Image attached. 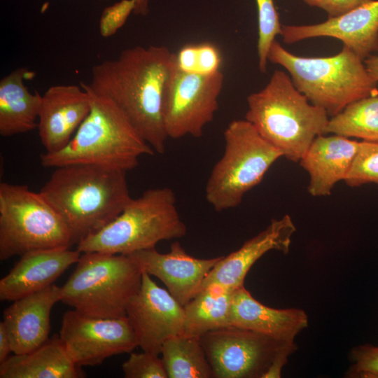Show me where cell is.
<instances>
[{
    "mask_svg": "<svg viewBox=\"0 0 378 378\" xmlns=\"http://www.w3.org/2000/svg\"><path fill=\"white\" fill-rule=\"evenodd\" d=\"M175 53L165 46H135L92 66L89 83L93 93L111 99L140 135L158 153L169 138L164 125V89Z\"/></svg>",
    "mask_w": 378,
    "mask_h": 378,
    "instance_id": "cell-1",
    "label": "cell"
},
{
    "mask_svg": "<svg viewBox=\"0 0 378 378\" xmlns=\"http://www.w3.org/2000/svg\"><path fill=\"white\" fill-rule=\"evenodd\" d=\"M126 173L93 164L62 165L55 168L39 192L78 244L109 224L132 200Z\"/></svg>",
    "mask_w": 378,
    "mask_h": 378,
    "instance_id": "cell-2",
    "label": "cell"
},
{
    "mask_svg": "<svg viewBox=\"0 0 378 378\" xmlns=\"http://www.w3.org/2000/svg\"><path fill=\"white\" fill-rule=\"evenodd\" d=\"M245 119L290 161L300 162L313 141L325 134L326 110L312 104L284 71L276 70L267 84L247 97Z\"/></svg>",
    "mask_w": 378,
    "mask_h": 378,
    "instance_id": "cell-3",
    "label": "cell"
},
{
    "mask_svg": "<svg viewBox=\"0 0 378 378\" xmlns=\"http://www.w3.org/2000/svg\"><path fill=\"white\" fill-rule=\"evenodd\" d=\"M80 85L90 94V111L64 148L40 155L43 167L85 164L127 172L137 167L141 156L154 154L111 99Z\"/></svg>",
    "mask_w": 378,
    "mask_h": 378,
    "instance_id": "cell-4",
    "label": "cell"
},
{
    "mask_svg": "<svg viewBox=\"0 0 378 378\" xmlns=\"http://www.w3.org/2000/svg\"><path fill=\"white\" fill-rule=\"evenodd\" d=\"M267 59L286 69L297 90L330 117L355 101L378 94V82L346 46L332 56L307 57L290 52L275 40Z\"/></svg>",
    "mask_w": 378,
    "mask_h": 378,
    "instance_id": "cell-5",
    "label": "cell"
},
{
    "mask_svg": "<svg viewBox=\"0 0 378 378\" xmlns=\"http://www.w3.org/2000/svg\"><path fill=\"white\" fill-rule=\"evenodd\" d=\"M174 191L167 187L146 190L99 232L77 244L80 253L128 255L155 248L164 240L178 239L187 231L176 205Z\"/></svg>",
    "mask_w": 378,
    "mask_h": 378,
    "instance_id": "cell-6",
    "label": "cell"
},
{
    "mask_svg": "<svg viewBox=\"0 0 378 378\" xmlns=\"http://www.w3.org/2000/svg\"><path fill=\"white\" fill-rule=\"evenodd\" d=\"M141 278V268L128 255L81 253L76 269L61 286V302L89 316L125 317Z\"/></svg>",
    "mask_w": 378,
    "mask_h": 378,
    "instance_id": "cell-7",
    "label": "cell"
},
{
    "mask_svg": "<svg viewBox=\"0 0 378 378\" xmlns=\"http://www.w3.org/2000/svg\"><path fill=\"white\" fill-rule=\"evenodd\" d=\"M225 149L205 187L208 203L216 211L234 208L258 185L282 153L246 119L230 122L224 132Z\"/></svg>",
    "mask_w": 378,
    "mask_h": 378,
    "instance_id": "cell-8",
    "label": "cell"
},
{
    "mask_svg": "<svg viewBox=\"0 0 378 378\" xmlns=\"http://www.w3.org/2000/svg\"><path fill=\"white\" fill-rule=\"evenodd\" d=\"M73 244L64 221L40 192L25 185L0 183L1 260Z\"/></svg>",
    "mask_w": 378,
    "mask_h": 378,
    "instance_id": "cell-9",
    "label": "cell"
},
{
    "mask_svg": "<svg viewBox=\"0 0 378 378\" xmlns=\"http://www.w3.org/2000/svg\"><path fill=\"white\" fill-rule=\"evenodd\" d=\"M200 340L215 378H264L277 359L297 349L295 342L234 326L209 331Z\"/></svg>",
    "mask_w": 378,
    "mask_h": 378,
    "instance_id": "cell-10",
    "label": "cell"
},
{
    "mask_svg": "<svg viewBox=\"0 0 378 378\" xmlns=\"http://www.w3.org/2000/svg\"><path fill=\"white\" fill-rule=\"evenodd\" d=\"M222 71L208 76L186 73L175 63L163 95L162 116L169 138L201 137L218 108L223 87Z\"/></svg>",
    "mask_w": 378,
    "mask_h": 378,
    "instance_id": "cell-11",
    "label": "cell"
},
{
    "mask_svg": "<svg viewBox=\"0 0 378 378\" xmlns=\"http://www.w3.org/2000/svg\"><path fill=\"white\" fill-rule=\"evenodd\" d=\"M59 337L73 362L80 368L101 365L113 356L131 353L138 347L127 316L97 318L74 309L64 314Z\"/></svg>",
    "mask_w": 378,
    "mask_h": 378,
    "instance_id": "cell-12",
    "label": "cell"
},
{
    "mask_svg": "<svg viewBox=\"0 0 378 378\" xmlns=\"http://www.w3.org/2000/svg\"><path fill=\"white\" fill-rule=\"evenodd\" d=\"M126 316L138 346L155 355L160 354L165 340L183 332V306L144 270L140 288L127 306Z\"/></svg>",
    "mask_w": 378,
    "mask_h": 378,
    "instance_id": "cell-13",
    "label": "cell"
},
{
    "mask_svg": "<svg viewBox=\"0 0 378 378\" xmlns=\"http://www.w3.org/2000/svg\"><path fill=\"white\" fill-rule=\"evenodd\" d=\"M128 255L142 270L159 279L183 306L200 292L204 279L222 258L193 257L186 253L178 241L173 242L169 251L166 253H160L155 247Z\"/></svg>",
    "mask_w": 378,
    "mask_h": 378,
    "instance_id": "cell-14",
    "label": "cell"
},
{
    "mask_svg": "<svg viewBox=\"0 0 378 378\" xmlns=\"http://www.w3.org/2000/svg\"><path fill=\"white\" fill-rule=\"evenodd\" d=\"M283 41L291 44L315 37L337 38L363 60L378 51V0H372L321 23L282 25Z\"/></svg>",
    "mask_w": 378,
    "mask_h": 378,
    "instance_id": "cell-15",
    "label": "cell"
},
{
    "mask_svg": "<svg viewBox=\"0 0 378 378\" xmlns=\"http://www.w3.org/2000/svg\"><path fill=\"white\" fill-rule=\"evenodd\" d=\"M90 108V94L80 85L49 88L42 95L37 127L46 153H55L64 148Z\"/></svg>",
    "mask_w": 378,
    "mask_h": 378,
    "instance_id": "cell-16",
    "label": "cell"
},
{
    "mask_svg": "<svg viewBox=\"0 0 378 378\" xmlns=\"http://www.w3.org/2000/svg\"><path fill=\"white\" fill-rule=\"evenodd\" d=\"M295 231L296 227L289 215L272 219L265 230L245 241L239 249L222 256L204 279L202 288L216 284L236 290L244 286L248 272L265 253L272 250L284 254L289 252Z\"/></svg>",
    "mask_w": 378,
    "mask_h": 378,
    "instance_id": "cell-17",
    "label": "cell"
},
{
    "mask_svg": "<svg viewBox=\"0 0 378 378\" xmlns=\"http://www.w3.org/2000/svg\"><path fill=\"white\" fill-rule=\"evenodd\" d=\"M80 255L78 250L65 247L24 253L1 279L0 300L13 302L52 286Z\"/></svg>",
    "mask_w": 378,
    "mask_h": 378,
    "instance_id": "cell-18",
    "label": "cell"
},
{
    "mask_svg": "<svg viewBox=\"0 0 378 378\" xmlns=\"http://www.w3.org/2000/svg\"><path fill=\"white\" fill-rule=\"evenodd\" d=\"M61 302V287L55 284L13 301L4 311V323L13 353L31 351L46 342L50 330V313Z\"/></svg>",
    "mask_w": 378,
    "mask_h": 378,
    "instance_id": "cell-19",
    "label": "cell"
},
{
    "mask_svg": "<svg viewBox=\"0 0 378 378\" xmlns=\"http://www.w3.org/2000/svg\"><path fill=\"white\" fill-rule=\"evenodd\" d=\"M230 320L231 326L286 342H295L298 334L308 326V316L302 309L265 306L255 300L244 286L234 290Z\"/></svg>",
    "mask_w": 378,
    "mask_h": 378,
    "instance_id": "cell-20",
    "label": "cell"
},
{
    "mask_svg": "<svg viewBox=\"0 0 378 378\" xmlns=\"http://www.w3.org/2000/svg\"><path fill=\"white\" fill-rule=\"evenodd\" d=\"M360 141L348 137L318 136L300 160L309 175L307 188L314 197L328 196L337 183L344 181Z\"/></svg>",
    "mask_w": 378,
    "mask_h": 378,
    "instance_id": "cell-21",
    "label": "cell"
},
{
    "mask_svg": "<svg viewBox=\"0 0 378 378\" xmlns=\"http://www.w3.org/2000/svg\"><path fill=\"white\" fill-rule=\"evenodd\" d=\"M59 335L27 353L10 356L0 364V378H78L80 370Z\"/></svg>",
    "mask_w": 378,
    "mask_h": 378,
    "instance_id": "cell-22",
    "label": "cell"
},
{
    "mask_svg": "<svg viewBox=\"0 0 378 378\" xmlns=\"http://www.w3.org/2000/svg\"><path fill=\"white\" fill-rule=\"evenodd\" d=\"M25 68H18L0 80V134L8 137L23 134L38 127L42 95L30 92L24 80Z\"/></svg>",
    "mask_w": 378,
    "mask_h": 378,
    "instance_id": "cell-23",
    "label": "cell"
},
{
    "mask_svg": "<svg viewBox=\"0 0 378 378\" xmlns=\"http://www.w3.org/2000/svg\"><path fill=\"white\" fill-rule=\"evenodd\" d=\"M234 290L210 285L183 306L184 326L182 335L201 337L204 334L231 326L230 307Z\"/></svg>",
    "mask_w": 378,
    "mask_h": 378,
    "instance_id": "cell-24",
    "label": "cell"
},
{
    "mask_svg": "<svg viewBox=\"0 0 378 378\" xmlns=\"http://www.w3.org/2000/svg\"><path fill=\"white\" fill-rule=\"evenodd\" d=\"M160 354L168 378L213 377L200 337H172L163 343Z\"/></svg>",
    "mask_w": 378,
    "mask_h": 378,
    "instance_id": "cell-25",
    "label": "cell"
},
{
    "mask_svg": "<svg viewBox=\"0 0 378 378\" xmlns=\"http://www.w3.org/2000/svg\"><path fill=\"white\" fill-rule=\"evenodd\" d=\"M327 133L378 142V94L355 101L332 116Z\"/></svg>",
    "mask_w": 378,
    "mask_h": 378,
    "instance_id": "cell-26",
    "label": "cell"
},
{
    "mask_svg": "<svg viewBox=\"0 0 378 378\" xmlns=\"http://www.w3.org/2000/svg\"><path fill=\"white\" fill-rule=\"evenodd\" d=\"M222 57L218 48L210 43L187 45L175 53L174 63L182 71L208 76L220 71Z\"/></svg>",
    "mask_w": 378,
    "mask_h": 378,
    "instance_id": "cell-27",
    "label": "cell"
},
{
    "mask_svg": "<svg viewBox=\"0 0 378 378\" xmlns=\"http://www.w3.org/2000/svg\"><path fill=\"white\" fill-rule=\"evenodd\" d=\"M258 11L257 51L258 66L265 72L270 48L277 35L282 34V25L274 0H255Z\"/></svg>",
    "mask_w": 378,
    "mask_h": 378,
    "instance_id": "cell-28",
    "label": "cell"
},
{
    "mask_svg": "<svg viewBox=\"0 0 378 378\" xmlns=\"http://www.w3.org/2000/svg\"><path fill=\"white\" fill-rule=\"evenodd\" d=\"M344 181L350 187L370 183L378 185V142L360 141Z\"/></svg>",
    "mask_w": 378,
    "mask_h": 378,
    "instance_id": "cell-29",
    "label": "cell"
},
{
    "mask_svg": "<svg viewBox=\"0 0 378 378\" xmlns=\"http://www.w3.org/2000/svg\"><path fill=\"white\" fill-rule=\"evenodd\" d=\"M122 370L126 378H168L162 358L144 351L131 352Z\"/></svg>",
    "mask_w": 378,
    "mask_h": 378,
    "instance_id": "cell-30",
    "label": "cell"
},
{
    "mask_svg": "<svg viewBox=\"0 0 378 378\" xmlns=\"http://www.w3.org/2000/svg\"><path fill=\"white\" fill-rule=\"evenodd\" d=\"M350 359L348 377L378 378V346L367 344L354 347Z\"/></svg>",
    "mask_w": 378,
    "mask_h": 378,
    "instance_id": "cell-31",
    "label": "cell"
},
{
    "mask_svg": "<svg viewBox=\"0 0 378 378\" xmlns=\"http://www.w3.org/2000/svg\"><path fill=\"white\" fill-rule=\"evenodd\" d=\"M136 0H121L106 7L100 18L99 32L105 38L115 34L134 11Z\"/></svg>",
    "mask_w": 378,
    "mask_h": 378,
    "instance_id": "cell-32",
    "label": "cell"
},
{
    "mask_svg": "<svg viewBox=\"0 0 378 378\" xmlns=\"http://www.w3.org/2000/svg\"><path fill=\"white\" fill-rule=\"evenodd\" d=\"M307 4L325 10L329 18L340 16L372 0H302Z\"/></svg>",
    "mask_w": 378,
    "mask_h": 378,
    "instance_id": "cell-33",
    "label": "cell"
},
{
    "mask_svg": "<svg viewBox=\"0 0 378 378\" xmlns=\"http://www.w3.org/2000/svg\"><path fill=\"white\" fill-rule=\"evenodd\" d=\"M13 353L11 342L6 327L0 322V364L4 363Z\"/></svg>",
    "mask_w": 378,
    "mask_h": 378,
    "instance_id": "cell-34",
    "label": "cell"
},
{
    "mask_svg": "<svg viewBox=\"0 0 378 378\" xmlns=\"http://www.w3.org/2000/svg\"><path fill=\"white\" fill-rule=\"evenodd\" d=\"M363 62L370 76L378 82V53L370 55Z\"/></svg>",
    "mask_w": 378,
    "mask_h": 378,
    "instance_id": "cell-35",
    "label": "cell"
},
{
    "mask_svg": "<svg viewBox=\"0 0 378 378\" xmlns=\"http://www.w3.org/2000/svg\"><path fill=\"white\" fill-rule=\"evenodd\" d=\"M148 12V0H136L134 13L136 15H146Z\"/></svg>",
    "mask_w": 378,
    "mask_h": 378,
    "instance_id": "cell-36",
    "label": "cell"
}]
</instances>
